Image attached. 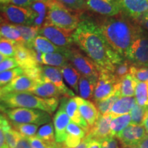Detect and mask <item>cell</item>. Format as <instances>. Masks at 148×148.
Wrapping results in <instances>:
<instances>
[{"mask_svg":"<svg viewBox=\"0 0 148 148\" xmlns=\"http://www.w3.org/2000/svg\"><path fill=\"white\" fill-rule=\"evenodd\" d=\"M42 72L44 78L54 84L59 90L61 95L64 97H75L74 92L67 88L63 82L62 75L60 68L51 66H42Z\"/></svg>","mask_w":148,"mask_h":148,"instance_id":"9a60e30c","label":"cell"},{"mask_svg":"<svg viewBox=\"0 0 148 148\" xmlns=\"http://www.w3.org/2000/svg\"><path fill=\"white\" fill-rule=\"evenodd\" d=\"M74 98L77 103L79 113L82 115L83 119L86 121L89 127H91L99 119L101 114L95 104L90 101L86 100L78 96H75Z\"/></svg>","mask_w":148,"mask_h":148,"instance_id":"e0dca14e","label":"cell"},{"mask_svg":"<svg viewBox=\"0 0 148 148\" xmlns=\"http://www.w3.org/2000/svg\"><path fill=\"white\" fill-rule=\"evenodd\" d=\"M124 148H140V147L137 145H134V146H130V147H127Z\"/></svg>","mask_w":148,"mask_h":148,"instance_id":"91938a15","label":"cell"},{"mask_svg":"<svg viewBox=\"0 0 148 148\" xmlns=\"http://www.w3.org/2000/svg\"><path fill=\"white\" fill-rule=\"evenodd\" d=\"M5 95L4 90H3V86H0V98L2 97Z\"/></svg>","mask_w":148,"mask_h":148,"instance_id":"9f6ffc18","label":"cell"},{"mask_svg":"<svg viewBox=\"0 0 148 148\" xmlns=\"http://www.w3.org/2000/svg\"><path fill=\"white\" fill-rule=\"evenodd\" d=\"M18 42L13 40L0 38V53L5 57L14 56Z\"/></svg>","mask_w":148,"mask_h":148,"instance_id":"f35d334b","label":"cell"},{"mask_svg":"<svg viewBox=\"0 0 148 148\" xmlns=\"http://www.w3.org/2000/svg\"><path fill=\"white\" fill-rule=\"evenodd\" d=\"M29 92L42 98H58L61 95L56 86L44 77L42 81L37 82L34 87Z\"/></svg>","mask_w":148,"mask_h":148,"instance_id":"44dd1931","label":"cell"},{"mask_svg":"<svg viewBox=\"0 0 148 148\" xmlns=\"http://www.w3.org/2000/svg\"><path fill=\"white\" fill-rule=\"evenodd\" d=\"M131 66H132V64L128 60H127V59L123 60L121 62L115 66L114 71L113 72L114 75H115L116 78L121 81V79L123 77L130 73Z\"/></svg>","mask_w":148,"mask_h":148,"instance_id":"b9f144b4","label":"cell"},{"mask_svg":"<svg viewBox=\"0 0 148 148\" xmlns=\"http://www.w3.org/2000/svg\"><path fill=\"white\" fill-rule=\"evenodd\" d=\"M113 116L110 113L100 114L99 119L91 127L86 136L91 139L101 141L105 138L112 136L110 132V123Z\"/></svg>","mask_w":148,"mask_h":148,"instance_id":"5bb4252c","label":"cell"},{"mask_svg":"<svg viewBox=\"0 0 148 148\" xmlns=\"http://www.w3.org/2000/svg\"><path fill=\"white\" fill-rule=\"evenodd\" d=\"M23 71L21 67L14 68V69L7 70V71L0 73V86H5L12 82L15 77L23 75Z\"/></svg>","mask_w":148,"mask_h":148,"instance_id":"74e56055","label":"cell"},{"mask_svg":"<svg viewBox=\"0 0 148 148\" xmlns=\"http://www.w3.org/2000/svg\"><path fill=\"white\" fill-rule=\"evenodd\" d=\"M70 122V118L63 109L59 110L53 116V125L55 128V138L56 143H64L67 137L66 129Z\"/></svg>","mask_w":148,"mask_h":148,"instance_id":"d6986e66","label":"cell"},{"mask_svg":"<svg viewBox=\"0 0 148 148\" xmlns=\"http://www.w3.org/2000/svg\"><path fill=\"white\" fill-rule=\"evenodd\" d=\"M58 102V98H42L29 92H10L0 98V103L5 108L38 109L49 114L54 112Z\"/></svg>","mask_w":148,"mask_h":148,"instance_id":"3957f363","label":"cell"},{"mask_svg":"<svg viewBox=\"0 0 148 148\" xmlns=\"http://www.w3.org/2000/svg\"><path fill=\"white\" fill-rule=\"evenodd\" d=\"M28 140L30 142L32 148H56V143L54 145H51V144L46 143V142L39 139L38 138L35 137V136L29 138Z\"/></svg>","mask_w":148,"mask_h":148,"instance_id":"f6af8a7d","label":"cell"},{"mask_svg":"<svg viewBox=\"0 0 148 148\" xmlns=\"http://www.w3.org/2000/svg\"><path fill=\"white\" fill-rule=\"evenodd\" d=\"M33 46L39 50L42 53H49L59 52L63 53L66 48L59 47L53 44L45 37L39 35L37 36L33 41Z\"/></svg>","mask_w":148,"mask_h":148,"instance_id":"4316f807","label":"cell"},{"mask_svg":"<svg viewBox=\"0 0 148 148\" xmlns=\"http://www.w3.org/2000/svg\"><path fill=\"white\" fill-rule=\"evenodd\" d=\"M138 23H139L140 26L143 27V28L148 30V12L146 13L145 15L142 16L138 21Z\"/></svg>","mask_w":148,"mask_h":148,"instance_id":"816d5d0a","label":"cell"},{"mask_svg":"<svg viewBox=\"0 0 148 148\" xmlns=\"http://www.w3.org/2000/svg\"><path fill=\"white\" fill-rule=\"evenodd\" d=\"M36 0H10L11 3L17 6L23 7V8H28L32 3H34Z\"/></svg>","mask_w":148,"mask_h":148,"instance_id":"681fc988","label":"cell"},{"mask_svg":"<svg viewBox=\"0 0 148 148\" xmlns=\"http://www.w3.org/2000/svg\"><path fill=\"white\" fill-rule=\"evenodd\" d=\"M140 148H148V135L147 134L143 139H141L137 144Z\"/></svg>","mask_w":148,"mask_h":148,"instance_id":"f5cc1de1","label":"cell"},{"mask_svg":"<svg viewBox=\"0 0 148 148\" xmlns=\"http://www.w3.org/2000/svg\"><path fill=\"white\" fill-rule=\"evenodd\" d=\"M69 63L68 59L62 53L54 52L42 54V64L46 66L62 68Z\"/></svg>","mask_w":148,"mask_h":148,"instance_id":"83f0119b","label":"cell"},{"mask_svg":"<svg viewBox=\"0 0 148 148\" xmlns=\"http://www.w3.org/2000/svg\"><path fill=\"white\" fill-rule=\"evenodd\" d=\"M73 32L55 26L47 20L39 29L40 35L45 37L55 45L62 48L73 45Z\"/></svg>","mask_w":148,"mask_h":148,"instance_id":"30bf717a","label":"cell"},{"mask_svg":"<svg viewBox=\"0 0 148 148\" xmlns=\"http://www.w3.org/2000/svg\"><path fill=\"white\" fill-rule=\"evenodd\" d=\"M5 113L12 123H30L40 125L49 123L51 121L50 114L40 110L15 108L6 110Z\"/></svg>","mask_w":148,"mask_h":148,"instance_id":"5b68a950","label":"cell"},{"mask_svg":"<svg viewBox=\"0 0 148 148\" xmlns=\"http://www.w3.org/2000/svg\"><path fill=\"white\" fill-rule=\"evenodd\" d=\"M125 58L135 66L148 67V36L141 28L135 37Z\"/></svg>","mask_w":148,"mask_h":148,"instance_id":"ba28073f","label":"cell"},{"mask_svg":"<svg viewBox=\"0 0 148 148\" xmlns=\"http://www.w3.org/2000/svg\"><path fill=\"white\" fill-rule=\"evenodd\" d=\"M121 97V92H120V90H118L115 93L111 95L110 97L106 98V99L95 101V106L98 109V110H99V113L101 114H108L114 103Z\"/></svg>","mask_w":148,"mask_h":148,"instance_id":"836d02e7","label":"cell"},{"mask_svg":"<svg viewBox=\"0 0 148 148\" xmlns=\"http://www.w3.org/2000/svg\"><path fill=\"white\" fill-rule=\"evenodd\" d=\"M100 148H119L117 140L114 136H110L100 141Z\"/></svg>","mask_w":148,"mask_h":148,"instance_id":"7dc6e473","label":"cell"},{"mask_svg":"<svg viewBox=\"0 0 148 148\" xmlns=\"http://www.w3.org/2000/svg\"><path fill=\"white\" fill-rule=\"evenodd\" d=\"M36 137L39 139L43 140L46 143L54 145L56 143L54 136V130H53V123L51 122L46 123L40 127L36 133Z\"/></svg>","mask_w":148,"mask_h":148,"instance_id":"d6a6232c","label":"cell"},{"mask_svg":"<svg viewBox=\"0 0 148 148\" xmlns=\"http://www.w3.org/2000/svg\"><path fill=\"white\" fill-rule=\"evenodd\" d=\"M66 8L75 12H82L86 9V1L84 0H56Z\"/></svg>","mask_w":148,"mask_h":148,"instance_id":"60d3db41","label":"cell"},{"mask_svg":"<svg viewBox=\"0 0 148 148\" xmlns=\"http://www.w3.org/2000/svg\"><path fill=\"white\" fill-rule=\"evenodd\" d=\"M12 127L23 137L29 138L34 137L38 130V125L30 123H12Z\"/></svg>","mask_w":148,"mask_h":148,"instance_id":"8d00e7d4","label":"cell"},{"mask_svg":"<svg viewBox=\"0 0 148 148\" xmlns=\"http://www.w3.org/2000/svg\"><path fill=\"white\" fill-rule=\"evenodd\" d=\"M60 69L68 85H69L75 92H78V82L81 76L80 73L70 63L60 68Z\"/></svg>","mask_w":148,"mask_h":148,"instance_id":"484cf974","label":"cell"},{"mask_svg":"<svg viewBox=\"0 0 148 148\" xmlns=\"http://www.w3.org/2000/svg\"><path fill=\"white\" fill-rule=\"evenodd\" d=\"M3 18H2V17H1V15H0V24H1V23H3Z\"/></svg>","mask_w":148,"mask_h":148,"instance_id":"94428289","label":"cell"},{"mask_svg":"<svg viewBox=\"0 0 148 148\" xmlns=\"http://www.w3.org/2000/svg\"><path fill=\"white\" fill-rule=\"evenodd\" d=\"M132 75L138 82H148V67L132 65L130 71Z\"/></svg>","mask_w":148,"mask_h":148,"instance_id":"ab89813d","label":"cell"},{"mask_svg":"<svg viewBox=\"0 0 148 148\" xmlns=\"http://www.w3.org/2000/svg\"><path fill=\"white\" fill-rule=\"evenodd\" d=\"M147 135L143 125H135L130 123L123 131L116 136L123 148L130 146L137 145L138 142Z\"/></svg>","mask_w":148,"mask_h":148,"instance_id":"7c38bea8","label":"cell"},{"mask_svg":"<svg viewBox=\"0 0 148 148\" xmlns=\"http://www.w3.org/2000/svg\"><path fill=\"white\" fill-rule=\"evenodd\" d=\"M18 66V65L15 59L10 57H6L4 60L0 62V73L7 70L14 69Z\"/></svg>","mask_w":148,"mask_h":148,"instance_id":"ee69618b","label":"cell"},{"mask_svg":"<svg viewBox=\"0 0 148 148\" xmlns=\"http://www.w3.org/2000/svg\"><path fill=\"white\" fill-rule=\"evenodd\" d=\"M5 110H6V108H5L3 104H1V103H0V114H1V112H5Z\"/></svg>","mask_w":148,"mask_h":148,"instance_id":"11a10c76","label":"cell"},{"mask_svg":"<svg viewBox=\"0 0 148 148\" xmlns=\"http://www.w3.org/2000/svg\"><path fill=\"white\" fill-rule=\"evenodd\" d=\"M148 111V106H139L136 103L130 112L131 116V123L135 125H143L144 119Z\"/></svg>","mask_w":148,"mask_h":148,"instance_id":"d590c367","label":"cell"},{"mask_svg":"<svg viewBox=\"0 0 148 148\" xmlns=\"http://www.w3.org/2000/svg\"><path fill=\"white\" fill-rule=\"evenodd\" d=\"M143 125L145 127V130H146V132L148 134V111L147 112V114H146V116L145 117V119H144V121H143Z\"/></svg>","mask_w":148,"mask_h":148,"instance_id":"db71d44e","label":"cell"},{"mask_svg":"<svg viewBox=\"0 0 148 148\" xmlns=\"http://www.w3.org/2000/svg\"><path fill=\"white\" fill-rule=\"evenodd\" d=\"M7 117L2 114H0V148H9L5 141L3 125L7 121Z\"/></svg>","mask_w":148,"mask_h":148,"instance_id":"bcb514c9","label":"cell"},{"mask_svg":"<svg viewBox=\"0 0 148 148\" xmlns=\"http://www.w3.org/2000/svg\"><path fill=\"white\" fill-rule=\"evenodd\" d=\"M121 13L133 20H138L148 12V0H116Z\"/></svg>","mask_w":148,"mask_h":148,"instance_id":"8fae6325","label":"cell"},{"mask_svg":"<svg viewBox=\"0 0 148 148\" xmlns=\"http://www.w3.org/2000/svg\"><path fill=\"white\" fill-rule=\"evenodd\" d=\"M28 8L36 14V18L34 21L33 26L40 28L46 21L48 10L47 3L41 0H37L32 3Z\"/></svg>","mask_w":148,"mask_h":148,"instance_id":"603a6c76","label":"cell"},{"mask_svg":"<svg viewBox=\"0 0 148 148\" xmlns=\"http://www.w3.org/2000/svg\"><path fill=\"white\" fill-rule=\"evenodd\" d=\"M72 36L74 43L92 60L98 71L113 73L116 64L124 60L109 45L98 24L85 18L83 13Z\"/></svg>","mask_w":148,"mask_h":148,"instance_id":"6da1fadb","label":"cell"},{"mask_svg":"<svg viewBox=\"0 0 148 148\" xmlns=\"http://www.w3.org/2000/svg\"><path fill=\"white\" fill-rule=\"evenodd\" d=\"M60 108H62L65 111L66 113L69 116L71 121L76 123L79 126L84 129L85 132H86V134H87L90 130V127L79 113L77 103L74 97H62L61 99Z\"/></svg>","mask_w":148,"mask_h":148,"instance_id":"2e32d148","label":"cell"},{"mask_svg":"<svg viewBox=\"0 0 148 148\" xmlns=\"http://www.w3.org/2000/svg\"><path fill=\"white\" fill-rule=\"evenodd\" d=\"M68 135L74 136V137L83 139L86 135V132L83 128L73 121H70L66 129Z\"/></svg>","mask_w":148,"mask_h":148,"instance_id":"7bdbcfd3","label":"cell"},{"mask_svg":"<svg viewBox=\"0 0 148 148\" xmlns=\"http://www.w3.org/2000/svg\"><path fill=\"white\" fill-rule=\"evenodd\" d=\"M97 80L81 75L78 82V92L81 97L88 99L93 97Z\"/></svg>","mask_w":148,"mask_h":148,"instance_id":"d4e9b609","label":"cell"},{"mask_svg":"<svg viewBox=\"0 0 148 148\" xmlns=\"http://www.w3.org/2000/svg\"><path fill=\"white\" fill-rule=\"evenodd\" d=\"M138 81L130 74H127L121 79L120 92L121 97H134Z\"/></svg>","mask_w":148,"mask_h":148,"instance_id":"f546056e","label":"cell"},{"mask_svg":"<svg viewBox=\"0 0 148 148\" xmlns=\"http://www.w3.org/2000/svg\"><path fill=\"white\" fill-rule=\"evenodd\" d=\"M63 54L81 75L89 78L98 79L99 71L92 60L80 52L74 46L66 48Z\"/></svg>","mask_w":148,"mask_h":148,"instance_id":"8992f818","label":"cell"},{"mask_svg":"<svg viewBox=\"0 0 148 148\" xmlns=\"http://www.w3.org/2000/svg\"><path fill=\"white\" fill-rule=\"evenodd\" d=\"M15 148H32L28 138L21 136Z\"/></svg>","mask_w":148,"mask_h":148,"instance_id":"f907efd6","label":"cell"},{"mask_svg":"<svg viewBox=\"0 0 148 148\" xmlns=\"http://www.w3.org/2000/svg\"><path fill=\"white\" fill-rule=\"evenodd\" d=\"M5 141L9 148H15L18 140L21 137V135L11 125L8 119L5 122L3 125Z\"/></svg>","mask_w":148,"mask_h":148,"instance_id":"1f68e13d","label":"cell"},{"mask_svg":"<svg viewBox=\"0 0 148 148\" xmlns=\"http://www.w3.org/2000/svg\"><path fill=\"white\" fill-rule=\"evenodd\" d=\"M84 1H88V0H84Z\"/></svg>","mask_w":148,"mask_h":148,"instance_id":"6125c7cd","label":"cell"},{"mask_svg":"<svg viewBox=\"0 0 148 148\" xmlns=\"http://www.w3.org/2000/svg\"><path fill=\"white\" fill-rule=\"evenodd\" d=\"M14 59L22 69L39 65L35 59L33 49L27 47L23 44L18 43L16 45Z\"/></svg>","mask_w":148,"mask_h":148,"instance_id":"ac0fdd59","label":"cell"},{"mask_svg":"<svg viewBox=\"0 0 148 148\" xmlns=\"http://www.w3.org/2000/svg\"><path fill=\"white\" fill-rule=\"evenodd\" d=\"M131 123V116L130 114H123L112 118L110 123V132L112 136H116L128 126Z\"/></svg>","mask_w":148,"mask_h":148,"instance_id":"4dcf8cb0","label":"cell"},{"mask_svg":"<svg viewBox=\"0 0 148 148\" xmlns=\"http://www.w3.org/2000/svg\"><path fill=\"white\" fill-rule=\"evenodd\" d=\"M135 99L139 106H147L148 82H138L135 88Z\"/></svg>","mask_w":148,"mask_h":148,"instance_id":"e575fe53","label":"cell"},{"mask_svg":"<svg viewBox=\"0 0 148 148\" xmlns=\"http://www.w3.org/2000/svg\"><path fill=\"white\" fill-rule=\"evenodd\" d=\"M15 26L18 29L23 38L24 45L28 48L32 47L33 46V41L36 38L38 34H39L40 28L33 25H15Z\"/></svg>","mask_w":148,"mask_h":148,"instance_id":"f1b7e54d","label":"cell"},{"mask_svg":"<svg viewBox=\"0 0 148 148\" xmlns=\"http://www.w3.org/2000/svg\"><path fill=\"white\" fill-rule=\"evenodd\" d=\"M82 140V139H81V138L74 137V136L67 134V137H66V139L64 141V143L69 148H74L77 147L80 143Z\"/></svg>","mask_w":148,"mask_h":148,"instance_id":"c3c4849f","label":"cell"},{"mask_svg":"<svg viewBox=\"0 0 148 148\" xmlns=\"http://www.w3.org/2000/svg\"><path fill=\"white\" fill-rule=\"evenodd\" d=\"M120 82L112 72L104 70L99 71V77L92 97L93 100H103L120 90Z\"/></svg>","mask_w":148,"mask_h":148,"instance_id":"52a82bcc","label":"cell"},{"mask_svg":"<svg viewBox=\"0 0 148 148\" xmlns=\"http://www.w3.org/2000/svg\"><path fill=\"white\" fill-rule=\"evenodd\" d=\"M0 13L5 21L16 25H33L36 14L29 8L13 4H0Z\"/></svg>","mask_w":148,"mask_h":148,"instance_id":"9c48e42d","label":"cell"},{"mask_svg":"<svg viewBox=\"0 0 148 148\" xmlns=\"http://www.w3.org/2000/svg\"><path fill=\"white\" fill-rule=\"evenodd\" d=\"M5 58H6V57L4 56L3 54H1V53H0V62H1L2 60H4Z\"/></svg>","mask_w":148,"mask_h":148,"instance_id":"680465c9","label":"cell"},{"mask_svg":"<svg viewBox=\"0 0 148 148\" xmlns=\"http://www.w3.org/2000/svg\"><path fill=\"white\" fill-rule=\"evenodd\" d=\"M36 82L25 74L19 75L14 78L5 86H3L5 95L10 92H30V90L36 84Z\"/></svg>","mask_w":148,"mask_h":148,"instance_id":"ffe728a7","label":"cell"},{"mask_svg":"<svg viewBox=\"0 0 148 148\" xmlns=\"http://www.w3.org/2000/svg\"><path fill=\"white\" fill-rule=\"evenodd\" d=\"M136 103L134 97H121L114 103L109 113L113 117L129 114Z\"/></svg>","mask_w":148,"mask_h":148,"instance_id":"7402d4cb","label":"cell"},{"mask_svg":"<svg viewBox=\"0 0 148 148\" xmlns=\"http://www.w3.org/2000/svg\"><path fill=\"white\" fill-rule=\"evenodd\" d=\"M98 25L109 45L123 58L141 28L122 13L103 18Z\"/></svg>","mask_w":148,"mask_h":148,"instance_id":"7a4b0ae2","label":"cell"},{"mask_svg":"<svg viewBox=\"0 0 148 148\" xmlns=\"http://www.w3.org/2000/svg\"><path fill=\"white\" fill-rule=\"evenodd\" d=\"M48 10L46 20L55 26L73 32L81 21L82 12H75L66 8L56 0H51L47 3Z\"/></svg>","mask_w":148,"mask_h":148,"instance_id":"277c9868","label":"cell"},{"mask_svg":"<svg viewBox=\"0 0 148 148\" xmlns=\"http://www.w3.org/2000/svg\"><path fill=\"white\" fill-rule=\"evenodd\" d=\"M86 8L106 17L114 16L121 13L116 0H88L86 1Z\"/></svg>","mask_w":148,"mask_h":148,"instance_id":"4fadbf2b","label":"cell"},{"mask_svg":"<svg viewBox=\"0 0 148 148\" xmlns=\"http://www.w3.org/2000/svg\"><path fill=\"white\" fill-rule=\"evenodd\" d=\"M10 2V0H0V4H8Z\"/></svg>","mask_w":148,"mask_h":148,"instance_id":"6f0895ef","label":"cell"},{"mask_svg":"<svg viewBox=\"0 0 148 148\" xmlns=\"http://www.w3.org/2000/svg\"><path fill=\"white\" fill-rule=\"evenodd\" d=\"M0 38L13 40L18 43L23 44L24 40L15 25L3 22L0 24Z\"/></svg>","mask_w":148,"mask_h":148,"instance_id":"cb8c5ba5","label":"cell"}]
</instances>
